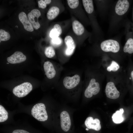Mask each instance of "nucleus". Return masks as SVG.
<instances>
[{"instance_id":"nucleus-1","label":"nucleus","mask_w":133,"mask_h":133,"mask_svg":"<svg viewBox=\"0 0 133 133\" xmlns=\"http://www.w3.org/2000/svg\"><path fill=\"white\" fill-rule=\"evenodd\" d=\"M31 112L33 116L39 121H44L48 119V115L46 107L42 103L35 104L33 107Z\"/></svg>"},{"instance_id":"nucleus-2","label":"nucleus","mask_w":133,"mask_h":133,"mask_svg":"<svg viewBox=\"0 0 133 133\" xmlns=\"http://www.w3.org/2000/svg\"><path fill=\"white\" fill-rule=\"evenodd\" d=\"M32 89L31 84L30 83L26 82L15 87L13 89V92L16 96L21 98L28 94Z\"/></svg>"},{"instance_id":"nucleus-3","label":"nucleus","mask_w":133,"mask_h":133,"mask_svg":"<svg viewBox=\"0 0 133 133\" xmlns=\"http://www.w3.org/2000/svg\"><path fill=\"white\" fill-rule=\"evenodd\" d=\"M100 47L104 52L111 51L114 53L118 52L120 48L119 43L117 41L112 39L106 40L102 42Z\"/></svg>"},{"instance_id":"nucleus-4","label":"nucleus","mask_w":133,"mask_h":133,"mask_svg":"<svg viewBox=\"0 0 133 133\" xmlns=\"http://www.w3.org/2000/svg\"><path fill=\"white\" fill-rule=\"evenodd\" d=\"M100 90L99 83L96 82V80L94 79H92L85 91L84 96L87 98H91L93 95H96L98 94L100 92Z\"/></svg>"},{"instance_id":"nucleus-5","label":"nucleus","mask_w":133,"mask_h":133,"mask_svg":"<svg viewBox=\"0 0 133 133\" xmlns=\"http://www.w3.org/2000/svg\"><path fill=\"white\" fill-rule=\"evenodd\" d=\"M105 93L106 96L108 98L115 99L118 98L120 96V93L112 82L108 83L106 85Z\"/></svg>"},{"instance_id":"nucleus-6","label":"nucleus","mask_w":133,"mask_h":133,"mask_svg":"<svg viewBox=\"0 0 133 133\" xmlns=\"http://www.w3.org/2000/svg\"><path fill=\"white\" fill-rule=\"evenodd\" d=\"M80 81V76L76 74L72 77H66L63 79V84L66 88L70 89L76 86L79 83Z\"/></svg>"},{"instance_id":"nucleus-7","label":"nucleus","mask_w":133,"mask_h":133,"mask_svg":"<svg viewBox=\"0 0 133 133\" xmlns=\"http://www.w3.org/2000/svg\"><path fill=\"white\" fill-rule=\"evenodd\" d=\"M41 15L40 12L36 9H33L28 14L29 20L32 25L33 28L35 30L38 29L40 27L38 19Z\"/></svg>"},{"instance_id":"nucleus-8","label":"nucleus","mask_w":133,"mask_h":133,"mask_svg":"<svg viewBox=\"0 0 133 133\" xmlns=\"http://www.w3.org/2000/svg\"><path fill=\"white\" fill-rule=\"evenodd\" d=\"M61 125L62 130L65 132H67L69 129L71 122L68 113L66 111H62L60 114Z\"/></svg>"},{"instance_id":"nucleus-9","label":"nucleus","mask_w":133,"mask_h":133,"mask_svg":"<svg viewBox=\"0 0 133 133\" xmlns=\"http://www.w3.org/2000/svg\"><path fill=\"white\" fill-rule=\"evenodd\" d=\"M129 6V3L128 0H119L115 6V12L118 15H123L127 11Z\"/></svg>"},{"instance_id":"nucleus-10","label":"nucleus","mask_w":133,"mask_h":133,"mask_svg":"<svg viewBox=\"0 0 133 133\" xmlns=\"http://www.w3.org/2000/svg\"><path fill=\"white\" fill-rule=\"evenodd\" d=\"M26 57L22 52L16 51L10 56L7 58V61L9 63L12 64L19 63L25 61Z\"/></svg>"},{"instance_id":"nucleus-11","label":"nucleus","mask_w":133,"mask_h":133,"mask_svg":"<svg viewBox=\"0 0 133 133\" xmlns=\"http://www.w3.org/2000/svg\"><path fill=\"white\" fill-rule=\"evenodd\" d=\"M84 123L86 127L89 129L99 131L101 129L100 121L98 118L93 119L92 117H88L86 119Z\"/></svg>"},{"instance_id":"nucleus-12","label":"nucleus","mask_w":133,"mask_h":133,"mask_svg":"<svg viewBox=\"0 0 133 133\" xmlns=\"http://www.w3.org/2000/svg\"><path fill=\"white\" fill-rule=\"evenodd\" d=\"M64 41L67 46L65 53L67 56L71 55L73 53L76 47L75 42L72 37L68 35L65 38Z\"/></svg>"},{"instance_id":"nucleus-13","label":"nucleus","mask_w":133,"mask_h":133,"mask_svg":"<svg viewBox=\"0 0 133 133\" xmlns=\"http://www.w3.org/2000/svg\"><path fill=\"white\" fill-rule=\"evenodd\" d=\"M18 18L20 21L23 24L25 30L30 32L33 31L34 29L33 26L28 19L25 13L24 12L20 13L18 15Z\"/></svg>"},{"instance_id":"nucleus-14","label":"nucleus","mask_w":133,"mask_h":133,"mask_svg":"<svg viewBox=\"0 0 133 133\" xmlns=\"http://www.w3.org/2000/svg\"><path fill=\"white\" fill-rule=\"evenodd\" d=\"M44 68L47 77L49 79L53 78L56 74V71L51 63L49 61L45 62Z\"/></svg>"},{"instance_id":"nucleus-15","label":"nucleus","mask_w":133,"mask_h":133,"mask_svg":"<svg viewBox=\"0 0 133 133\" xmlns=\"http://www.w3.org/2000/svg\"><path fill=\"white\" fill-rule=\"evenodd\" d=\"M72 28L74 33L77 35H82L84 31L83 25L77 20H74L72 23Z\"/></svg>"},{"instance_id":"nucleus-16","label":"nucleus","mask_w":133,"mask_h":133,"mask_svg":"<svg viewBox=\"0 0 133 133\" xmlns=\"http://www.w3.org/2000/svg\"><path fill=\"white\" fill-rule=\"evenodd\" d=\"M124 112L123 109L120 108L119 110L116 111L112 116L113 122L116 124H119L122 122L124 120L123 114Z\"/></svg>"},{"instance_id":"nucleus-17","label":"nucleus","mask_w":133,"mask_h":133,"mask_svg":"<svg viewBox=\"0 0 133 133\" xmlns=\"http://www.w3.org/2000/svg\"><path fill=\"white\" fill-rule=\"evenodd\" d=\"M60 12L59 8L56 6H52L48 11L47 17L48 19L52 20L55 18L58 15Z\"/></svg>"},{"instance_id":"nucleus-18","label":"nucleus","mask_w":133,"mask_h":133,"mask_svg":"<svg viewBox=\"0 0 133 133\" xmlns=\"http://www.w3.org/2000/svg\"><path fill=\"white\" fill-rule=\"evenodd\" d=\"M62 33V29L60 26L58 24L54 25L53 28L51 30L50 33V36L53 38L59 37Z\"/></svg>"},{"instance_id":"nucleus-19","label":"nucleus","mask_w":133,"mask_h":133,"mask_svg":"<svg viewBox=\"0 0 133 133\" xmlns=\"http://www.w3.org/2000/svg\"><path fill=\"white\" fill-rule=\"evenodd\" d=\"M83 4L86 12L88 14L92 13L94 9L93 0H83Z\"/></svg>"},{"instance_id":"nucleus-20","label":"nucleus","mask_w":133,"mask_h":133,"mask_svg":"<svg viewBox=\"0 0 133 133\" xmlns=\"http://www.w3.org/2000/svg\"><path fill=\"white\" fill-rule=\"evenodd\" d=\"M123 51L125 52H128L129 54L133 53V39H129L126 43L123 48Z\"/></svg>"},{"instance_id":"nucleus-21","label":"nucleus","mask_w":133,"mask_h":133,"mask_svg":"<svg viewBox=\"0 0 133 133\" xmlns=\"http://www.w3.org/2000/svg\"><path fill=\"white\" fill-rule=\"evenodd\" d=\"M8 117V113L4 108L0 105V122L6 121Z\"/></svg>"},{"instance_id":"nucleus-22","label":"nucleus","mask_w":133,"mask_h":133,"mask_svg":"<svg viewBox=\"0 0 133 133\" xmlns=\"http://www.w3.org/2000/svg\"><path fill=\"white\" fill-rule=\"evenodd\" d=\"M10 38V34L5 30L2 29L0 30V41H6L9 40Z\"/></svg>"},{"instance_id":"nucleus-23","label":"nucleus","mask_w":133,"mask_h":133,"mask_svg":"<svg viewBox=\"0 0 133 133\" xmlns=\"http://www.w3.org/2000/svg\"><path fill=\"white\" fill-rule=\"evenodd\" d=\"M46 56L49 58H52L55 55V52L53 48L51 46H49L46 48L45 51Z\"/></svg>"},{"instance_id":"nucleus-24","label":"nucleus","mask_w":133,"mask_h":133,"mask_svg":"<svg viewBox=\"0 0 133 133\" xmlns=\"http://www.w3.org/2000/svg\"><path fill=\"white\" fill-rule=\"evenodd\" d=\"M119 68L118 64L115 61H113L110 65L107 67V70L109 72H110L111 71L116 72L117 71Z\"/></svg>"},{"instance_id":"nucleus-25","label":"nucleus","mask_w":133,"mask_h":133,"mask_svg":"<svg viewBox=\"0 0 133 133\" xmlns=\"http://www.w3.org/2000/svg\"><path fill=\"white\" fill-rule=\"evenodd\" d=\"M68 6L71 9H75L78 7L79 4L78 0H67Z\"/></svg>"},{"instance_id":"nucleus-26","label":"nucleus","mask_w":133,"mask_h":133,"mask_svg":"<svg viewBox=\"0 0 133 133\" xmlns=\"http://www.w3.org/2000/svg\"><path fill=\"white\" fill-rule=\"evenodd\" d=\"M50 0H40L38 1V5L39 8L43 9H45L47 4H50L51 2Z\"/></svg>"},{"instance_id":"nucleus-27","label":"nucleus","mask_w":133,"mask_h":133,"mask_svg":"<svg viewBox=\"0 0 133 133\" xmlns=\"http://www.w3.org/2000/svg\"><path fill=\"white\" fill-rule=\"evenodd\" d=\"M62 40L59 37L52 38L51 43L52 44L55 46H58L61 44Z\"/></svg>"},{"instance_id":"nucleus-28","label":"nucleus","mask_w":133,"mask_h":133,"mask_svg":"<svg viewBox=\"0 0 133 133\" xmlns=\"http://www.w3.org/2000/svg\"><path fill=\"white\" fill-rule=\"evenodd\" d=\"M12 133H31L29 131L23 129H16L14 130Z\"/></svg>"},{"instance_id":"nucleus-29","label":"nucleus","mask_w":133,"mask_h":133,"mask_svg":"<svg viewBox=\"0 0 133 133\" xmlns=\"http://www.w3.org/2000/svg\"><path fill=\"white\" fill-rule=\"evenodd\" d=\"M131 75L133 80V70L131 72Z\"/></svg>"},{"instance_id":"nucleus-30","label":"nucleus","mask_w":133,"mask_h":133,"mask_svg":"<svg viewBox=\"0 0 133 133\" xmlns=\"http://www.w3.org/2000/svg\"><path fill=\"white\" fill-rule=\"evenodd\" d=\"M86 130H87V131L88 130V129H87V128L86 129Z\"/></svg>"}]
</instances>
